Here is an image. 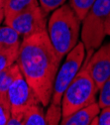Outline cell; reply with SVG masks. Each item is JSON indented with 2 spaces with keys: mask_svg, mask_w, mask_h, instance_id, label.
<instances>
[{
  "mask_svg": "<svg viewBox=\"0 0 110 125\" xmlns=\"http://www.w3.org/2000/svg\"><path fill=\"white\" fill-rule=\"evenodd\" d=\"M110 14V0H95L81 21L80 38L85 51H95L106 36L105 24Z\"/></svg>",
  "mask_w": 110,
  "mask_h": 125,
  "instance_id": "cell-5",
  "label": "cell"
},
{
  "mask_svg": "<svg viewBox=\"0 0 110 125\" xmlns=\"http://www.w3.org/2000/svg\"><path fill=\"white\" fill-rule=\"evenodd\" d=\"M7 97L11 107V115H23L29 107L41 104L40 99L22 73L16 77L8 88Z\"/></svg>",
  "mask_w": 110,
  "mask_h": 125,
  "instance_id": "cell-7",
  "label": "cell"
},
{
  "mask_svg": "<svg viewBox=\"0 0 110 125\" xmlns=\"http://www.w3.org/2000/svg\"><path fill=\"white\" fill-rule=\"evenodd\" d=\"M85 59V48L82 42H78L77 45L66 56L64 64L60 65L57 73L53 94L49 108L46 114V120L48 125H59L61 119V98L62 95L74 79L77 73L80 71Z\"/></svg>",
  "mask_w": 110,
  "mask_h": 125,
  "instance_id": "cell-3",
  "label": "cell"
},
{
  "mask_svg": "<svg viewBox=\"0 0 110 125\" xmlns=\"http://www.w3.org/2000/svg\"><path fill=\"white\" fill-rule=\"evenodd\" d=\"M48 14L41 6L23 12L5 22V25L12 27L24 39L34 34L47 31Z\"/></svg>",
  "mask_w": 110,
  "mask_h": 125,
  "instance_id": "cell-6",
  "label": "cell"
},
{
  "mask_svg": "<svg viewBox=\"0 0 110 125\" xmlns=\"http://www.w3.org/2000/svg\"><path fill=\"white\" fill-rule=\"evenodd\" d=\"M81 21L69 4L53 11L48 19L47 33L58 56L62 60L78 43Z\"/></svg>",
  "mask_w": 110,
  "mask_h": 125,
  "instance_id": "cell-2",
  "label": "cell"
},
{
  "mask_svg": "<svg viewBox=\"0 0 110 125\" xmlns=\"http://www.w3.org/2000/svg\"><path fill=\"white\" fill-rule=\"evenodd\" d=\"M19 50L0 51V72L7 69L17 62Z\"/></svg>",
  "mask_w": 110,
  "mask_h": 125,
  "instance_id": "cell-16",
  "label": "cell"
},
{
  "mask_svg": "<svg viewBox=\"0 0 110 125\" xmlns=\"http://www.w3.org/2000/svg\"><path fill=\"white\" fill-rule=\"evenodd\" d=\"M83 67L99 89L110 76V42L101 45L96 51H88Z\"/></svg>",
  "mask_w": 110,
  "mask_h": 125,
  "instance_id": "cell-8",
  "label": "cell"
},
{
  "mask_svg": "<svg viewBox=\"0 0 110 125\" xmlns=\"http://www.w3.org/2000/svg\"><path fill=\"white\" fill-rule=\"evenodd\" d=\"M16 62L41 104L48 106L61 59L52 46L47 31L22 40Z\"/></svg>",
  "mask_w": 110,
  "mask_h": 125,
  "instance_id": "cell-1",
  "label": "cell"
},
{
  "mask_svg": "<svg viewBox=\"0 0 110 125\" xmlns=\"http://www.w3.org/2000/svg\"><path fill=\"white\" fill-rule=\"evenodd\" d=\"M97 125H110V107L100 109L97 115Z\"/></svg>",
  "mask_w": 110,
  "mask_h": 125,
  "instance_id": "cell-19",
  "label": "cell"
},
{
  "mask_svg": "<svg viewBox=\"0 0 110 125\" xmlns=\"http://www.w3.org/2000/svg\"><path fill=\"white\" fill-rule=\"evenodd\" d=\"M38 6H40L39 0H6L4 3V22Z\"/></svg>",
  "mask_w": 110,
  "mask_h": 125,
  "instance_id": "cell-10",
  "label": "cell"
},
{
  "mask_svg": "<svg viewBox=\"0 0 110 125\" xmlns=\"http://www.w3.org/2000/svg\"><path fill=\"white\" fill-rule=\"evenodd\" d=\"M4 20V0H0V24Z\"/></svg>",
  "mask_w": 110,
  "mask_h": 125,
  "instance_id": "cell-21",
  "label": "cell"
},
{
  "mask_svg": "<svg viewBox=\"0 0 110 125\" xmlns=\"http://www.w3.org/2000/svg\"><path fill=\"white\" fill-rule=\"evenodd\" d=\"M99 112L100 107L98 103L95 102L68 116L61 117L59 125H90Z\"/></svg>",
  "mask_w": 110,
  "mask_h": 125,
  "instance_id": "cell-9",
  "label": "cell"
},
{
  "mask_svg": "<svg viewBox=\"0 0 110 125\" xmlns=\"http://www.w3.org/2000/svg\"><path fill=\"white\" fill-rule=\"evenodd\" d=\"M94 1L95 0H70L69 5L74 11L76 16L80 19V21H82L91 6L93 5Z\"/></svg>",
  "mask_w": 110,
  "mask_h": 125,
  "instance_id": "cell-14",
  "label": "cell"
},
{
  "mask_svg": "<svg viewBox=\"0 0 110 125\" xmlns=\"http://www.w3.org/2000/svg\"><path fill=\"white\" fill-rule=\"evenodd\" d=\"M99 97H98V105L100 109L110 107V76L109 79L102 84L99 88Z\"/></svg>",
  "mask_w": 110,
  "mask_h": 125,
  "instance_id": "cell-17",
  "label": "cell"
},
{
  "mask_svg": "<svg viewBox=\"0 0 110 125\" xmlns=\"http://www.w3.org/2000/svg\"><path fill=\"white\" fill-rule=\"evenodd\" d=\"M20 73L21 72L17 62L0 72V93L7 94L8 88Z\"/></svg>",
  "mask_w": 110,
  "mask_h": 125,
  "instance_id": "cell-13",
  "label": "cell"
},
{
  "mask_svg": "<svg viewBox=\"0 0 110 125\" xmlns=\"http://www.w3.org/2000/svg\"><path fill=\"white\" fill-rule=\"evenodd\" d=\"M105 34H106V36H110V14H109L106 24H105Z\"/></svg>",
  "mask_w": 110,
  "mask_h": 125,
  "instance_id": "cell-22",
  "label": "cell"
},
{
  "mask_svg": "<svg viewBox=\"0 0 110 125\" xmlns=\"http://www.w3.org/2000/svg\"><path fill=\"white\" fill-rule=\"evenodd\" d=\"M23 125H48L43 105H33L29 107L23 114Z\"/></svg>",
  "mask_w": 110,
  "mask_h": 125,
  "instance_id": "cell-12",
  "label": "cell"
},
{
  "mask_svg": "<svg viewBox=\"0 0 110 125\" xmlns=\"http://www.w3.org/2000/svg\"><path fill=\"white\" fill-rule=\"evenodd\" d=\"M98 90L95 83L82 65L62 95L61 117L95 103Z\"/></svg>",
  "mask_w": 110,
  "mask_h": 125,
  "instance_id": "cell-4",
  "label": "cell"
},
{
  "mask_svg": "<svg viewBox=\"0 0 110 125\" xmlns=\"http://www.w3.org/2000/svg\"><path fill=\"white\" fill-rule=\"evenodd\" d=\"M11 118V107L7 94L0 93V125H6Z\"/></svg>",
  "mask_w": 110,
  "mask_h": 125,
  "instance_id": "cell-15",
  "label": "cell"
},
{
  "mask_svg": "<svg viewBox=\"0 0 110 125\" xmlns=\"http://www.w3.org/2000/svg\"><path fill=\"white\" fill-rule=\"evenodd\" d=\"M5 1H6V0H4V3H5Z\"/></svg>",
  "mask_w": 110,
  "mask_h": 125,
  "instance_id": "cell-24",
  "label": "cell"
},
{
  "mask_svg": "<svg viewBox=\"0 0 110 125\" xmlns=\"http://www.w3.org/2000/svg\"><path fill=\"white\" fill-rule=\"evenodd\" d=\"M22 118L23 115H11V118L6 125H23Z\"/></svg>",
  "mask_w": 110,
  "mask_h": 125,
  "instance_id": "cell-20",
  "label": "cell"
},
{
  "mask_svg": "<svg viewBox=\"0 0 110 125\" xmlns=\"http://www.w3.org/2000/svg\"><path fill=\"white\" fill-rule=\"evenodd\" d=\"M66 1L67 0H39V3L42 9L48 14L62 6Z\"/></svg>",
  "mask_w": 110,
  "mask_h": 125,
  "instance_id": "cell-18",
  "label": "cell"
},
{
  "mask_svg": "<svg viewBox=\"0 0 110 125\" xmlns=\"http://www.w3.org/2000/svg\"><path fill=\"white\" fill-rule=\"evenodd\" d=\"M90 125H97V116L95 117V118H94V120L91 122V124Z\"/></svg>",
  "mask_w": 110,
  "mask_h": 125,
  "instance_id": "cell-23",
  "label": "cell"
},
{
  "mask_svg": "<svg viewBox=\"0 0 110 125\" xmlns=\"http://www.w3.org/2000/svg\"><path fill=\"white\" fill-rule=\"evenodd\" d=\"M21 42V36L12 27H0V51L19 50Z\"/></svg>",
  "mask_w": 110,
  "mask_h": 125,
  "instance_id": "cell-11",
  "label": "cell"
}]
</instances>
